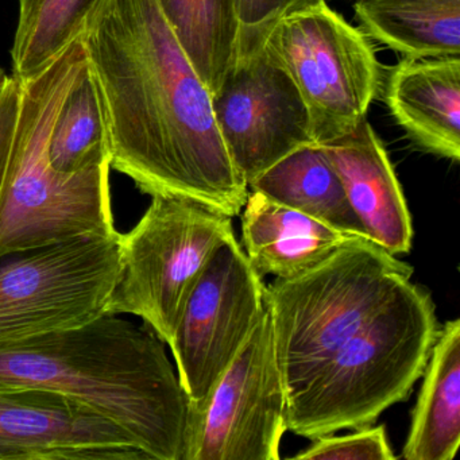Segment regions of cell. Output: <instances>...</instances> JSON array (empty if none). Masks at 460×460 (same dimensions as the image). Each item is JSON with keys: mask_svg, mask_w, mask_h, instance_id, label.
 Segmentation results:
<instances>
[{"mask_svg": "<svg viewBox=\"0 0 460 460\" xmlns=\"http://www.w3.org/2000/svg\"><path fill=\"white\" fill-rule=\"evenodd\" d=\"M411 411L405 460H452L460 444V320L441 325Z\"/></svg>", "mask_w": 460, "mask_h": 460, "instance_id": "cell-16", "label": "cell"}, {"mask_svg": "<svg viewBox=\"0 0 460 460\" xmlns=\"http://www.w3.org/2000/svg\"><path fill=\"white\" fill-rule=\"evenodd\" d=\"M288 397L268 308L198 411L184 460H279Z\"/></svg>", "mask_w": 460, "mask_h": 460, "instance_id": "cell-9", "label": "cell"}, {"mask_svg": "<svg viewBox=\"0 0 460 460\" xmlns=\"http://www.w3.org/2000/svg\"><path fill=\"white\" fill-rule=\"evenodd\" d=\"M0 460H152L112 420L68 395L0 387Z\"/></svg>", "mask_w": 460, "mask_h": 460, "instance_id": "cell-12", "label": "cell"}, {"mask_svg": "<svg viewBox=\"0 0 460 460\" xmlns=\"http://www.w3.org/2000/svg\"><path fill=\"white\" fill-rule=\"evenodd\" d=\"M104 0H20L13 44L14 77L33 76L82 39Z\"/></svg>", "mask_w": 460, "mask_h": 460, "instance_id": "cell-20", "label": "cell"}, {"mask_svg": "<svg viewBox=\"0 0 460 460\" xmlns=\"http://www.w3.org/2000/svg\"><path fill=\"white\" fill-rule=\"evenodd\" d=\"M120 234H93L0 257V346L107 314Z\"/></svg>", "mask_w": 460, "mask_h": 460, "instance_id": "cell-8", "label": "cell"}, {"mask_svg": "<svg viewBox=\"0 0 460 460\" xmlns=\"http://www.w3.org/2000/svg\"><path fill=\"white\" fill-rule=\"evenodd\" d=\"M87 71L77 40L33 76L21 101L0 193V257L93 234H114L110 160L74 173L53 168L49 139L61 104Z\"/></svg>", "mask_w": 460, "mask_h": 460, "instance_id": "cell-3", "label": "cell"}, {"mask_svg": "<svg viewBox=\"0 0 460 460\" xmlns=\"http://www.w3.org/2000/svg\"><path fill=\"white\" fill-rule=\"evenodd\" d=\"M21 83L17 77H10L0 96V193L4 188V174L9 163L13 137L20 111Z\"/></svg>", "mask_w": 460, "mask_h": 460, "instance_id": "cell-24", "label": "cell"}, {"mask_svg": "<svg viewBox=\"0 0 460 460\" xmlns=\"http://www.w3.org/2000/svg\"><path fill=\"white\" fill-rule=\"evenodd\" d=\"M319 145L368 238L397 257L411 252V211L386 147L367 119L351 133Z\"/></svg>", "mask_w": 460, "mask_h": 460, "instance_id": "cell-13", "label": "cell"}, {"mask_svg": "<svg viewBox=\"0 0 460 460\" xmlns=\"http://www.w3.org/2000/svg\"><path fill=\"white\" fill-rule=\"evenodd\" d=\"M211 102L217 130L247 187L293 150L316 144L300 91L263 42L236 52Z\"/></svg>", "mask_w": 460, "mask_h": 460, "instance_id": "cell-11", "label": "cell"}, {"mask_svg": "<svg viewBox=\"0 0 460 460\" xmlns=\"http://www.w3.org/2000/svg\"><path fill=\"white\" fill-rule=\"evenodd\" d=\"M111 169L145 195L238 217L249 187L158 0H104L82 37Z\"/></svg>", "mask_w": 460, "mask_h": 460, "instance_id": "cell-1", "label": "cell"}, {"mask_svg": "<svg viewBox=\"0 0 460 460\" xmlns=\"http://www.w3.org/2000/svg\"><path fill=\"white\" fill-rule=\"evenodd\" d=\"M440 328L430 293L403 282L288 400V430L314 440L373 425L409 397Z\"/></svg>", "mask_w": 460, "mask_h": 460, "instance_id": "cell-4", "label": "cell"}, {"mask_svg": "<svg viewBox=\"0 0 460 460\" xmlns=\"http://www.w3.org/2000/svg\"><path fill=\"white\" fill-rule=\"evenodd\" d=\"M296 460H394L397 459L385 425L354 429L349 435L320 436L311 446L296 454Z\"/></svg>", "mask_w": 460, "mask_h": 460, "instance_id": "cell-22", "label": "cell"}, {"mask_svg": "<svg viewBox=\"0 0 460 460\" xmlns=\"http://www.w3.org/2000/svg\"><path fill=\"white\" fill-rule=\"evenodd\" d=\"M249 190L303 212L339 233L370 239L322 145L293 150L255 177Z\"/></svg>", "mask_w": 460, "mask_h": 460, "instance_id": "cell-17", "label": "cell"}, {"mask_svg": "<svg viewBox=\"0 0 460 460\" xmlns=\"http://www.w3.org/2000/svg\"><path fill=\"white\" fill-rule=\"evenodd\" d=\"M158 4L212 95L238 50L241 28L235 0H158Z\"/></svg>", "mask_w": 460, "mask_h": 460, "instance_id": "cell-19", "label": "cell"}, {"mask_svg": "<svg viewBox=\"0 0 460 460\" xmlns=\"http://www.w3.org/2000/svg\"><path fill=\"white\" fill-rule=\"evenodd\" d=\"M235 236L233 217L190 199L153 196L120 234V269L107 314L136 316L171 346L190 290L209 258Z\"/></svg>", "mask_w": 460, "mask_h": 460, "instance_id": "cell-6", "label": "cell"}, {"mask_svg": "<svg viewBox=\"0 0 460 460\" xmlns=\"http://www.w3.org/2000/svg\"><path fill=\"white\" fill-rule=\"evenodd\" d=\"M300 2L303 0H235L241 28L238 50L262 45L265 33L274 21Z\"/></svg>", "mask_w": 460, "mask_h": 460, "instance_id": "cell-23", "label": "cell"}, {"mask_svg": "<svg viewBox=\"0 0 460 460\" xmlns=\"http://www.w3.org/2000/svg\"><path fill=\"white\" fill-rule=\"evenodd\" d=\"M385 103L413 144L460 160V56L402 58L387 76Z\"/></svg>", "mask_w": 460, "mask_h": 460, "instance_id": "cell-14", "label": "cell"}, {"mask_svg": "<svg viewBox=\"0 0 460 460\" xmlns=\"http://www.w3.org/2000/svg\"><path fill=\"white\" fill-rule=\"evenodd\" d=\"M49 160L64 173L110 160L101 103L88 66L61 104L50 133Z\"/></svg>", "mask_w": 460, "mask_h": 460, "instance_id": "cell-21", "label": "cell"}, {"mask_svg": "<svg viewBox=\"0 0 460 460\" xmlns=\"http://www.w3.org/2000/svg\"><path fill=\"white\" fill-rule=\"evenodd\" d=\"M239 215L242 249L262 279L303 273L354 238L252 190Z\"/></svg>", "mask_w": 460, "mask_h": 460, "instance_id": "cell-15", "label": "cell"}, {"mask_svg": "<svg viewBox=\"0 0 460 460\" xmlns=\"http://www.w3.org/2000/svg\"><path fill=\"white\" fill-rule=\"evenodd\" d=\"M265 296L266 284L236 236L226 241L190 290L169 346L190 411L204 405L252 335L265 312Z\"/></svg>", "mask_w": 460, "mask_h": 460, "instance_id": "cell-10", "label": "cell"}, {"mask_svg": "<svg viewBox=\"0 0 460 460\" xmlns=\"http://www.w3.org/2000/svg\"><path fill=\"white\" fill-rule=\"evenodd\" d=\"M411 276L408 262L354 236L303 273L269 282L266 308L288 400Z\"/></svg>", "mask_w": 460, "mask_h": 460, "instance_id": "cell-5", "label": "cell"}, {"mask_svg": "<svg viewBox=\"0 0 460 460\" xmlns=\"http://www.w3.org/2000/svg\"><path fill=\"white\" fill-rule=\"evenodd\" d=\"M0 387L75 398L125 428L155 460H184L190 403L149 325L104 314L0 346Z\"/></svg>", "mask_w": 460, "mask_h": 460, "instance_id": "cell-2", "label": "cell"}, {"mask_svg": "<svg viewBox=\"0 0 460 460\" xmlns=\"http://www.w3.org/2000/svg\"><path fill=\"white\" fill-rule=\"evenodd\" d=\"M332 2H335V0H332ZM343 2H355V0H343Z\"/></svg>", "mask_w": 460, "mask_h": 460, "instance_id": "cell-26", "label": "cell"}, {"mask_svg": "<svg viewBox=\"0 0 460 460\" xmlns=\"http://www.w3.org/2000/svg\"><path fill=\"white\" fill-rule=\"evenodd\" d=\"M263 48L300 91L316 144L346 136L367 119L381 90V64L370 40L327 0L290 7L266 31Z\"/></svg>", "mask_w": 460, "mask_h": 460, "instance_id": "cell-7", "label": "cell"}, {"mask_svg": "<svg viewBox=\"0 0 460 460\" xmlns=\"http://www.w3.org/2000/svg\"><path fill=\"white\" fill-rule=\"evenodd\" d=\"M9 79L10 77H7V75L4 74V69H0V96H2V93H4V87H6Z\"/></svg>", "mask_w": 460, "mask_h": 460, "instance_id": "cell-25", "label": "cell"}, {"mask_svg": "<svg viewBox=\"0 0 460 460\" xmlns=\"http://www.w3.org/2000/svg\"><path fill=\"white\" fill-rule=\"evenodd\" d=\"M368 40L403 58L460 56V0H355Z\"/></svg>", "mask_w": 460, "mask_h": 460, "instance_id": "cell-18", "label": "cell"}]
</instances>
